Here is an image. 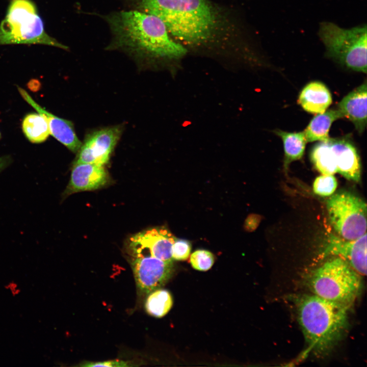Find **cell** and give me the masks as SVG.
<instances>
[{
  "instance_id": "1",
  "label": "cell",
  "mask_w": 367,
  "mask_h": 367,
  "mask_svg": "<svg viewBox=\"0 0 367 367\" xmlns=\"http://www.w3.org/2000/svg\"><path fill=\"white\" fill-rule=\"evenodd\" d=\"M104 18L112 34L108 49L123 51L146 63L176 60L187 54L186 48L171 37L155 15L134 9L112 12Z\"/></svg>"
},
{
  "instance_id": "2",
  "label": "cell",
  "mask_w": 367,
  "mask_h": 367,
  "mask_svg": "<svg viewBox=\"0 0 367 367\" xmlns=\"http://www.w3.org/2000/svg\"><path fill=\"white\" fill-rule=\"evenodd\" d=\"M129 1L136 10L161 19L169 34L185 44H207L220 27L218 13L206 0Z\"/></svg>"
},
{
  "instance_id": "3",
  "label": "cell",
  "mask_w": 367,
  "mask_h": 367,
  "mask_svg": "<svg viewBox=\"0 0 367 367\" xmlns=\"http://www.w3.org/2000/svg\"><path fill=\"white\" fill-rule=\"evenodd\" d=\"M299 323L310 351L326 355L342 338L348 325L349 308L313 294L296 301Z\"/></svg>"
},
{
  "instance_id": "4",
  "label": "cell",
  "mask_w": 367,
  "mask_h": 367,
  "mask_svg": "<svg viewBox=\"0 0 367 367\" xmlns=\"http://www.w3.org/2000/svg\"><path fill=\"white\" fill-rule=\"evenodd\" d=\"M306 283L313 295L348 308L361 289L360 275L337 256L312 270L306 277Z\"/></svg>"
},
{
  "instance_id": "5",
  "label": "cell",
  "mask_w": 367,
  "mask_h": 367,
  "mask_svg": "<svg viewBox=\"0 0 367 367\" xmlns=\"http://www.w3.org/2000/svg\"><path fill=\"white\" fill-rule=\"evenodd\" d=\"M38 44L67 50L68 47L49 36L32 0H11L0 23V45Z\"/></svg>"
},
{
  "instance_id": "6",
  "label": "cell",
  "mask_w": 367,
  "mask_h": 367,
  "mask_svg": "<svg viewBox=\"0 0 367 367\" xmlns=\"http://www.w3.org/2000/svg\"><path fill=\"white\" fill-rule=\"evenodd\" d=\"M318 35L328 57L349 69L366 73V24L346 29L323 21L320 23Z\"/></svg>"
},
{
  "instance_id": "7",
  "label": "cell",
  "mask_w": 367,
  "mask_h": 367,
  "mask_svg": "<svg viewBox=\"0 0 367 367\" xmlns=\"http://www.w3.org/2000/svg\"><path fill=\"white\" fill-rule=\"evenodd\" d=\"M326 205L330 223L339 237L353 240L366 233V204L361 198L339 192L330 196Z\"/></svg>"
},
{
  "instance_id": "8",
  "label": "cell",
  "mask_w": 367,
  "mask_h": 367,
  "mask_svg": "<svg viewBox=\"0 0 367 367\" xmlns=\"http://www.w3.org/2000/svg\"><path fill=\"white\" fill-rule=\"evenodd\" d=\"M122 133L121 126L106 127L87 135L73 164H107Z\"/></svg>"
},
{
  "instance_id": "9",
  "label": "cell",
  "mask_w": 367,
  "mask_h": 367,
  "mask_svg": "<svg viewBox=\"0 0 367 367\" xmlns=\"http://www.w3.org/2000/svg\"><path fill=\"white\" fill-rule=\"evenodd\" d=\"M176 238L164 228H153L134 235L129 249L134 257L150 255L165 261H172V246Z\"/></svg>"
},
{
  "instance_id": "10",
  "label": "cell",
  "mask_w": 367,
  "mask_h": 367,
  "mask_svg": "<svg viewBox=\"0 0 367 367\" xmlns=\"http://www.w3.org/2000/svg\"><path fill=\"white\" fill-rule=\"evenodd\" d=\"M132 267L139 292L148 294L161 287L170 278L172 261H165L150 255L134 257Z\"/></svg>"
},
{
  "instance_id": "11",
  "label": "cell",
  "mask_w": 367,
  "mask_h": 367,
  "mask_svg": "<svg viewBox=\"0 0 367 367\" xmlns=\"http://www.w3.org/2000/svg\"><path fill=\"white\" fill-rule=\"evenodd\" d=\"M323 257H339L360 276L366 274V233L353 240L330 234L321 252Z\"/></svg>"
},
{
  "instance_id": "12",
  "label": "cell",
  "mask_w": 367,
  "mask_h": 367,
  "mask_svg": "<svg viewBox=\"0 0 367 367\" xmlns=\"http://www.w3.org/2000/svg\"><path fill=\"white\" fill-rule=\"evenodd\" d=\"M17 88L24 100L46 119L50 135L72 152H77L82 143L75 134L73 123L48 112L38 104L25 90L19 87Z\"/></svg>"
},
{
  "instance_id": "13",
  "label": "cell",
  "mask_w": 367,
  "mask_h": 367,
  "mask_svg": "<svg viewBox=\"0 0 367 367\" xmlns=\"http://www.w3.org/2000/svg\"><path fill=\"white\" fill-rule=\"evenodd\" d=\"M108 174L103 165L89 163L73 164L70 181L62 196L99 189L106 184Z\"/></svg>"
},
{
  "instance_id": "14",
  "label": "cell",
  "mask_w": 367,
  "mask_h": 367,
  "mask_svg": "<svg viewBox=\"0 0 367 367\" xmlns=\"http://www.w3.org/2000/svg\"><path fill=\"white\" fill-rule=\"evenodd\" d=\"M334 153L337 172L346 179L358 182L361 178V166L357 150L347 138H329Z\"/></svg>"
},
{
  "instance_id": "15",
  "label": "cell",
  "mask_w": 367,
  "mask_h": 367,
  "mask_svg": "<svg viewBox=\"0 0 367 367\" xmlns=\"http://www.w3.org/2000/svg\"><path fill=\"white\" fill-rule=\"evenodd\" d=\"M367 85L366 81L345 96L338 103L337 109L343 117L354 125L358 133L362 134L366 124Z\"/></svg>"
},
{
  "instance_id": "16",
  "label": "cell",
  "mask_w": 367,
  "mask_h": 367,
  "mask_svg": "<svg viewBox=\"0 0 367 367\" xmlns=\"http://www.w3.org/2000/svg\"><path fill=\"white\" fill-rule=\"evenodd\" d=\"M298 103L305 111L311 114L324 113L332 103L328 89L319 82L307 84L300 92Z\"/></svg>"
},
{
  "instance_id": "17",
  "label": "cell",
  "mask_w": 367,
  "mask_h": 367,
  "mask_svg": "<svg viewBox=\"0 0 367 367\" xmlns=\"http://www.w3.org/2000/svg\"><path fill=\"white\" fill-rule=\"evenodd\" d=\"M341 118L343 116L337 109L328 110L318 114L311 120L304 130L307 142L328 140L329 138V131L332 123Z\"/></svg>"
},
{
  "instance_id": "18",
  "label": "cell",
  "mask_w": 367,
  "mask_h": 367,
  "mask_svg": "<svg viewBox=\"0 0 367 367\" xmlns=\"http://www.w3.org/2000/svg\"><path fill=\"white\" fill-rule=\"evenodd\" d=\"M310 159L316 169L323 175H333L337 172L334 153L329 139L319 141L312 148Z\"/></svg>"
},
{
  "instance_id": "19",
  "label": "cell",
  "mask_w": 367,
  "mask_h": 367,
  "mask_svg": "<svg viewBox=\"0 0 367 367\" xmlns=\"http://www.w3.org/2000/svg\"><path fill=\"white\" fill-rule=\"evenodd\" d=\"M275 133L283 142L285 167L292 162L302 157L307 143L304 131L291 133L276 130Z\"/></svg>"
},
{
  "instance_id": "20",
  "label": "cell",
  "mask_w": 367,
  "mask_h": 367,
  "mask_svg": "<svg viewBox=\"0 0 367 367\" xmlns=\"http://www.w3.org/2000/svg\"><path fill=\"white\" fill-rule=\"evenodd\" d=\"M22 128L27 138L33 143L44 142L50 135L46 119L39 114L26 115L22 123Z\"/></svg>"
},
{
  "instance_id": "21",
  "label": "cell",
  "mask_w": 367,
  "mask_h": 367,
  "mask_svg": "<svg viewBox=\"0 0 367 367\" xmlns=\"http://www.w3.org/2000/svg\"><path fill=\"white\" fill-rule=\"evenodd\" d=\"M172 304L173 299L168 291L156 289L148 295L145 307L149 314L155 318H161L169 312Z\"/></svg>"
},
{
  "instance_id": "22",
  "label": "cell",
  "mask_w": 367,
  "mask_h": 367,
  "mask_svg": "<svg viewBox=\"0 0 367 367\" xmlns=\"http://www.w3.org/2000/svg\"><path fill=\"white\" fill-rule=\"evenodd\" d=\"M337 182L333 175H323L317 177L313 184L315 194L321 196H331L335 191Z\"/></svg>"
},
{
  "instance_id": "23",
  "label": "cell",
  "mask_w": 367,
  "mask_h": 367,
  "mask_svg": "<svg viewBox=\"0 0 367 367\" xmlns=\"http://www.w3.org/2000/svg\"><path fill=\"white\" fill-rule=\"evenodd\" d=\"M190 261L194 269L205 271L210 269L213 266L215 261V256L208 250L199 249L191 255Z\"/></svg>"
},
{
  "instance_id": "24",
  "label": "cell",
  "mask_w": 367,
  "mask_h": 367,
  "mask_svg": "<svg viewBox=\"0 0 367 367\" xmlns=\"http://www.w3.org/2000/svg\"><path fill=\"white\" fill-rule=\"evenodd\" d=\"M191 250V244L189 241L176 239L172 246V258L176 260H185L189 257Z\"/></svg>"
},
{
  "instance_id": "25",
  "label": "cell",
  "mask_w": 367,
  "mask_h": 367,
  "mask_svg": "<svg viewBox=\"0 0 367 367\" xmlns=\"http://www.w3.org/2000/svg\"><path fill=\"white\" fill-rule=\"evenodd\" d=\"M126 361L119 360H111L98 362H88L81 364V366L94 367V366H109V367H121L128 366Z\"/></svg>"
},
{
  "instance_id": "26",
  "label": "cell",
  "mask_w": 367,
  "mask_h": 367,
  "mask_svg": "<svg viewBox=\"0 0 367 367\" xmlns=\"http://www.w3.org/2000/svg\"><path fill=\"white\" fill-rule=\"evenodd\" d=\"M11 159L9 156L0 157V172L7 167L11 163Z\"/></svg>"
},
{
  "instance_id": "27",
  "label": "cell",
  "mask_w": 367,
  "mask_h": 367,
  "mask_svg": "<svg viewBox=\"0 0 367 367\" xmlns=\"http://www.w3.org/2000/svg\"><path fill=\"white\" fill-rule=\"evenodd\" d=\"M0 138H1V133H0Z\"/></svg>"
}]
</instances>
